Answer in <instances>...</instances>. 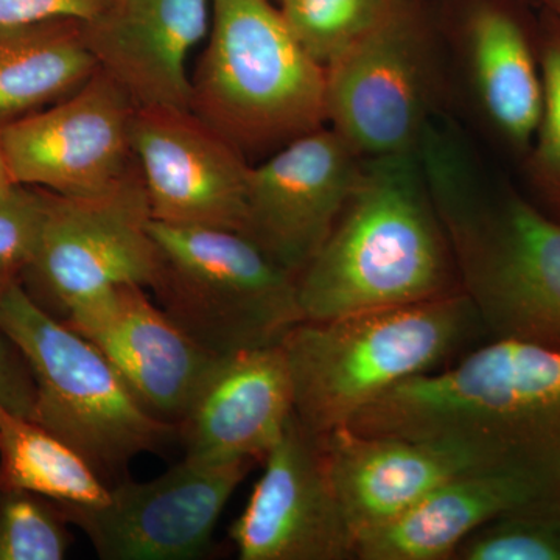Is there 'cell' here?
<instances>
[{
  "label": "cell",
  "mask_w": 560,
  "mask_h": 560,
  "mask_svg": "<svg viewBox=\"0 0 560 560\" xmlns=\"http://www.w3.org/2000/svg\"><path fill=\"white\" fill-rule=\"evenodd\" d=\"M50 191L13 184L0 195V270L20 279L38 254Z\"/></svg>",
  "instance_id": "obj_27"
},
{
  "label": "cell",
  "mask_w": 560,
  "mask_h": 560,
  "mask_svg": "<svg viewBox=\"0 0 560 560\" xmlns=\"http://www.w3.org/2000/svg\"><path fill=\"white\" fill-rule=\"evenodd\" d=\"M136 106L98 69L50 108L2 127L11 179L62 197H98L138 171L132 153Z\"/></svg>",
  "instance_id": "obj_11"
},
{
  "label": "cell",
  "mask_w": 560,
  "mask_h": 560,
  "mask_svg": "<svg viewBox=\"0 0 560 560\" xmlns=\"http://www.w3.org/2000/svg\"><path fill=\"white\" fill-rule=\"evenodd\" d=\"M68 518L54 501L0 490V560H61L72 536Z\"/></svg>",
  "instance_id": "obj_26"
},
{
  "label": "cell",
  "mask_w": 560,
  "mask_h": 560,
  "mask_svg": "<svg viewBox=\"0 0 560 560\" xmlns=\"http://www.w3.org/2000/svg\"><path fill=\"white\" fill-rule=\"evenodd\" d=\"M396 0H279L290 31L326 68L371 31Z\"/></svg>",
  "instance_id": "obj_25"
},
{
  "label": "cell",
  "mask_w": 560,
  "mask_h": 560,
  "mask_svg": "<svg viewBox=\"0 0 560 560\" xmlns=\"http://www.w3.org/2000/svg\"><path fill=\"white\" fill-rule=\"evenodd\" d=\"M539 11L544 98L536 138L521 167L526 194L560 220V18Z\"/></svg>",
  "instance_id": "obj_23"
},
{
  "label": "cell",
  "mask_w": 560,
  "mask_h": 560,
  "mask_svg": "<svg viewBox=\"0 0 560 560\" xmlns=\"http://www.w3.org/2000/svg\"><path fill=\"white\" fill-rule=\"evenodd\" d=\"M25 490L61 506L98 508L110 488L68 442L0 407V490Z\"/></svg>",
  "instance_id": "obj_22"
},
{
  "label": "cell",
  "mask_w": 560,
  "mask_h": 560,
  "mask_svg": "<svg viewBox=\"0 0 560 560\" xmlns=\"http://www.w3.org/2000/svg\"><path fill=\"white\" fill-rule=\"evenodd\" d=\"M294 412L293 383L282 345L219 357L178 423L187 458L260 460Z\"/></svg>",
  "instance_id": "obj_18"
},
{
  "label": "cell",
  "mask_w": 560,
  "mask_h": 560,
  "mask_svg": "<svg viewBox=\"0 0 560 560\" xmlns=\"http://www.w3.org/2000/svg\"><path fill=\"white\" fill-rule=\"evenodd\" d=\"M486 337L459 291L401 307L301 320L283 338L294 416L316 436L346 427L400 383L447 366Z\"/></svg>",
  "instance_id": "obj_4"
},
{
  "label": "cell",
  "mask_w": 560,
  "mask_h": 560,
  "mask_svg": "<svg viewBox=\"0 0 560 560\" xmlns=\"http://www.w3.org/2000/svg\"><path fill=\"white\" fill-rule=\"evenodd\" d=\"M158 305L217 357L280 345L304 320L298 278L242 232L150 221Z\"/></svg>",
  "instance_id": "obj_8"
},
{
  "label": "cell",
  "mask_w": 560,
  "mask_h": 560,
  "mask_svg": "<svg viewBox=\"0 0 560 560\" xmlns=\"http://www.w3.org/2000/svg\"><path fill=\"white\" fill-rule=\"evenodd\" d=\"M62 323L97 346L151 415L176 427L219 359L135 283L84 302Z\"/></svg>",
  "instance_id": "obj_16"
},
{
  "label": "cell",
  "mask_w": 560,
  "mask_h": 560,
  "mask_svg": "<svg viewBox=\"0 0 560 560\" xmlns=\"http://www.w3.org/2000/svg\"><path fill=\"white\" fill-rule=\"evenodd\" d=\"M139 168L98 197L51 194L43 241L20 282L55 318L125 283L151 289L160 253Z\"/></svg>",
  "instance_id": "obj_10"
},
{
  "label": "cell",
  "mask_w": 560,
  "mask_h": 560,
  "mask_svg": "<svg viewBox=\"0 0 560 560\" xmlns=\"http://www.w3.org/2000/svg\"><path fill=\"white\" fill-rule=\"evenodd\" d=\"M529 2H533L534 5H537V0H529Z\"/></svg>",
  "instance_id": "obj_33"
},
{
  "label": "cell",
  "mask_w": 560,
  "mask_h": 560,
  "mask_svg": "<svg viewBox=\"0 0 560 560\" xmlns=\"http://www.w3.org/2000/svg\"><path fill=\"white\" fill-rule=\"evenodd\" d=\"M132 153L151 220L245 231L250 162L190 109H136Z\"/></svg>",
  "instance_id": "obj_15"
},
{
  "label": "cell",
  "mask_w": 560,
  "mask_h": 560,
  "mask_svg": "<svg viewBox=\"0 0 560 560\" xmlns=\"http://www.w3.org/2000/svg\"><path fill=\"white\" fill-rule=\"evenodd\" d=\"M559 492V482L515 471H460L399 518L360 539L355 559L453 560L459 545L486 523Z\"/></svg>",
  "instance_id": "obj_20"
},
{
  "label": "cell",
  "mask_w": 560,
  "mask_h": 560,
  "mask_svg": "<svg viewBox=\"0 0 560 560\" xmlns=\"http://www.w3.org/2000/svg\"><path fill=\"white\" fill-rule=\"evenodd\" d=\"M335 495L357 544L411 510L460 471L480 469L431 442L340 427L323 436Z\"/></svg>",
  "instance_id": "obj_19"
},
{
  "label": "cell",
  "mask_w": 560,
  "mask_h": 560,
  "mask_svg": "<svg viewBox=\"0 0 560 560\" xmlns=\"http://www.w3.org/2000/svg\"><path fill=\"white\" fill-rule=\"evenodd\" d=\"M231 537L242 560H352L355 539L335 495L323 436L291 416Z\"/></svg>",
  "instance_id": "obj_14"
},
{
  "label": "cell",
  "mask_w": 560,
  "mask_h": 560,
  "mask_svg": "<svg viewBox=\"0 0 560 560\" xmlns=\"http://www.w3.org/2000/svg\"><path fill=\"white\" fill-rule=\"evenodd\" d=\"M36 386L20 348L0 331V407L32 418Z\"/></svg>",
  "instance_id": "obj_29"
},
{
  "label": "cell",
  "mask_w": 560,
  "mask_h": 560,
  "mask_svg": "<svg viewBox=\"0 0 560 560\" xmlns=\"http://www.w3.org/2000/svg\"><path fill=\"white\" fill-rule=\"evenodd\" d=\"M210 16V0H116L83 31L98 69L136 109H190L187 65Z\"/></svg>",
  "instance_id": "obj_17"
},
{
  "label": "cell",
  "mask_w": 560,
  "mask_h": 560,
  "mask_svg": "<svg viewBox=\"0 0 560 560\" xmlns=\"http://www.w3.org/2000/svg\"><path fill=\"white\" fill-rule=\"evenodd\" d=\"M209 43L190 110L246 160H264L327 125L326 68L272 0H210Z\"/></svg>",
  "instance_id": "obj_5"
},
{
  "label": "cell",
  "mask_w": 560,
  "mask_h": 560,
  "mask_svg": "<svg viewBox=\"0 0 560 560\" xmlns=\"http://www.w3.org/2000/svg\"><path fill=\"white\" fill-rule=\"evenodd\" d=\"M16 276L11 275V272L5 270H0V296H2L3 291L9 289V285L11 282H14L16 280Z\"/></svg>",
  "instance_id": "obj_32"
},
{
  "label": "cell",
  "mask_w": 560,
  "mask_h": 560,
  "mask_svg": "<svg viewBox=\"0 0 560 560\" xmlns=\"http://www.w3.org/2000/svg\"><path fill=\"white\" fill-rule=\"evenodd\" d=\"M97 70L83 22L0 28V128L69 97Z\"/></svg>",
  "instance_id": "obj_21"
},
{
  "label": "cell",
  "mask_w": 560,
  "mask_h": 560,
  "mask_svg": "<svg viewBox=\"0 0 560 560\" xmlns=\"http://www.w3.org/2000/svg\"><path fill=\"white\" fill-rule=\"evenodd\" d=\"M272 2H276V3H278V2H279V0H272Z\"/></svg>",
  "instance_id": "obj_34"
},
{
  "label": "cell",
  "mask_w": 560,
  "mask_h": 560,
  "mask_svg": "<svg viewBox=\"0 0 560 560\" xmlns=\"http://www.w3.org/2000/svg\"><path fill=\"white\" fill-rule=\"evenodd\" d=\"M346 427L431 442L480 469L560 485V349L488 340L394 386Z\"/></svg>",
  "instance_id": "obj_2"
},
{
  "label": "cell",
  "mask_w": 560,
  "mask_h": 560,
  "mask_svg": "<svg viewBox=\"0 0 560 560\" xmlns=\"http://www.w3.org/2000/svg\"><path fill=\"white\" fill-rule=\"evenodd\" d=\"M13 184L16 183L11 179L9 164H7L5 160V151H3L2 145V128H0V195H2L3 191L9 190Z\"/></svg>",
  "instance_id": "obj_30"
},
{
  "label": "cell",
  "mask_w": 560,
  "mask_h": 560,
  "mask_svg": "<svg viewBox=\"0 0 560 560\" xmlns=\"http://www.w3.org/2000/svg\"><path fill=\"white\" fill-rule=\"evenodd\" d=\"M455 560H560V492L529 501L482 525Z\"/></svg>",
  "instance_id": "obj_24"
},
{
  "label": "cell",
  "mask_w": 560,
  "mask_h": 560,
  "mask_svg": "<svg viewBox=\"0 0 560 560\" xmlns=\"http://www.w3.org/2000/svg\"><path fill=\"white\" fill-rule=\"evenodd\" d=\"M0 331L35 378L31 419L72 445L103 481L140 453L179 440L178 427L151 415L97 346L36 304L20 279L0 296Z\"/></svg>",
  "instance_id": "obj_6"
},
{
  "label": "cell",
  "mask_w": 560,
  "mask_h": 560,
  "mask_svg": "<svg viewBox=\"0 0 560 560\" xmlns=\"http://www.w3.org/2000/svg\"><path fill=\"white\" fill-rule=\"evenodd\" d=\"M364 161L324 125L250 164L243 234L298 278L334 230Z\"/></svg>",
  "instance_id": "obj_13"
},
{
  "label": "cell",
  "mask_w": 560,
  "mask_h": 560,
  "mask_svg": "<svg viewBox=\"0 0 560 560\" xmlns=\"http://www.w3.org/2000/svg\"><path fill=\"white\" fill-rule=\"evenodd\" d=\"M537 7L560 18V0H537Z\"/></svg>",
  "instance_id": "obj_31"
},
{
  "label": "cell",
  "mask_w": 560,
  "mask_h": 560,
  "mask_svg": "<svg viewBox=\"0 0 560 560\" xmlns=\"http://www.w3.org/2000/svg\"><path fill=\"white\" fill-rule=\"evenodd\" d=\"M458 98L497 149L525 160L541 114L540 11L529 0H434Z\"/></svg>",
  "instance_id": "obj_9"
},
{
  "label": "cell",
  "mask_w": 560,
  "mask_h": 560,
  "mask_svg": "<svg viewBox=\"0 0 560 560\" xmlns=\"http://www.w3.org/2000/svg\"><path fill=\"white\" fill-rule=\"evenodd\" d=\"M458 268L419 153L364 161L329 237L298 276L304 319L459 293Z\"/></svg>",
  "instance_id": "obj_3"
},
{
  "label": "cell",
  "mask_w": 560,
  "mask_h": 560,
  "mask_svg": "<svg viewBox=\"0 0 560 560\" xmlns=\"http://www.w3.org/2000/svg\"><path fill=\"white\" fill-rule=\"evenodd\" d=\"M452 103L434 0H396L326 66L327 125L364 160L419 153Z\"/></svg>",
  "instance_id": "obj_7"
},
{
  "label": "cell",
  "mask_w": 560,
  "mask_h": 560,
  "mask_svg": "<svg viewBox=\"0 0 560 560\" xmlns=\"http://www.w3.org/2000/svg\"><path fill=\"white\" fill-rule=\"evenodd\" d=\"M254 463H208L186 456L154 480L110 486L103 506H58L69 523L86 534L98 558L198 559Z\"/></svg>",
  "instance_id": "obj_12"
},
{
  "label": "cell",
  "mask_w": 560,
  "mask_h": 560,
  "mask_svg": "<svg viewBox=\"0 0 560 560\" xmlns=\"http://www.w3.org/2000/svg\"><path fill=\"white\" fill-rule=\"evenodd\" d=\"M419 156L488 340L560 349V220L493 175L448 116Z\"/></svg>",
  "instance_id": "obj_1"
},
{
  "label": "cell",
  "mask_w": 560,
  "mask_h": 560,
  "mask_svg": "<svg viewBox=\"0 0 560 560\" xmlns=\"http://www.w3.org/2000/svg\"><path fill=\"white\" fill-rule=\"evenodd\" d=\"M116 0H0V28L36 22L73 20L92 22Z\"/></svg>",
  "instance_id": "obj_28"
}]
</instances>
